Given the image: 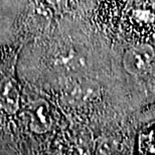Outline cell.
Segmentation results:
<instances>
[{"label": "cell", "instance_id": "cell-1", "mask_svg": "<svg viewBox=\"0 0 155 155\" xmlns=\"http://www.w3.org/2000/svg\"><path fill=\"white\" fill-rule=\"evenodd\" d=\"M153 58V51L149 46H137L126 55L125 66L129 72L139 74L144 72Z\"/></svg>", "mask_w": 155, "mask_h": 155}, {"label": "cell", "instance_id": "cell-2", "mask_svg": "<svg viewBox=\"0 0 155 155\" xmlns=\"http://www.w3.org/2000/svg\"><path fill=\"white\" fill-rule=\"evenodd\" d=\"M140 149L143 153H155V124L142 133Z\"/></svg>", "mask_w": 155, "mask_h": 155}]
</instances>
